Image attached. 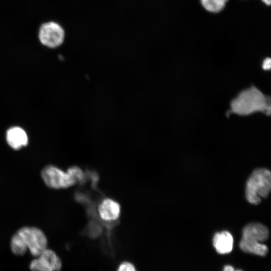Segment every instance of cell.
<instances>
[{"mask_svg": "<svg viewBox=\"0 0 271 271\" xmlns=\"http://www.w3.org/2000/svg\"><path fill=\"white\" fill-rule=\"evenodd\" d=\"M121 208L116 201L105 198L101 201L98 207V213L103 221L111 222L116 220L119 217Z\"/></svg>", "mask_w": 271, "mask_h": 271, "instance_id": "52a82bcc", "label": "cell"}, {"mask_svg": "<svg viewBox=\"0 0 271 271\" xmlns=\"http://www.w3.org/2000/svg\"><path fill=\"white\" fill-rule=\"evenodd\" d=\"M72 177L74 178L76 183L82 181L84 178V174L82 169L80 168L73 166L67 170Z\"/></svg>", "mask_w": 271, "mask_h": 271, "instance_id": "4fadbf2b", "label": "cell"}, {"mask_svg": "<svg viewBox=\"0 0 271 271\" xmlns=\"http://www.w3.org/2000/svg\"><path fill=\"white\" fill-rule=\"evenodd\" d=\"M29 266L31 271H60L62 262L54 251L47 248L31 261Z\"/></svg>", "mask_w": 271, "mask_h": 271, "instance_id": "8992f818", "label": "cell"}, {"mask_svg": "<svg viewBox=\"0 0 271 271\" xmlns=\"http://www.w3.org/2000/svg\"><path fill=\"white\" fill-rule=\"evenodd\" d=\"M270 187V171L264 168L255 169L246 183L245 196L247 200L251 204H259L261 202V198L267 197Z\"/></svg>", "mask_w": 271, "mask_h": 271, "instance_id": "7a4b0ae2", "label": "cell"}, {"mask_svg": "<svg viewBox=\"0 0 271 271\" xmlns=\"http://www.w3.org/2000/svg\"><path fill=\"white\" fill-rule=\"evenodd\" d=\"M269 232L266 226L256 222L246 225L242 230V238L254 242H262L268 237Z\"/></svg>", "mask_w": 271, "mask_h": 271, "instance_id": "ba28073f", "label": "cell"}, {"mask_svg": "<svg viewBox=\"0 0 271 271\" xmlns=\"http://www.w3.org/2000/svg\"><path fill=\"white\" fill-rule=\"evenodd\" d=\"M223 271H242L240 269H235L232 266L227 265L224 266Z\"/></svg>", "mask_w": 271, "mask_h": 271, "instance_id": "2e32d148", "label": "cell"}, {"mask_svg": "<svg viewBox=\"0 0 271 271\" xmlns=\"http://www.w3.org/2000/svg\"><path fill=\"white\" fill-rule=\"evenodd\" d=\"M239 246L244 252L259 256L265 255L268 251L267 247L261 242L251 241L243 238L240 240Z\"/></svg>", "mask_w": 271, "mask_h": 271, "instance_id": "8fae6325", "label": "cell"}, {"mask_svg": "<svg viewBox=\"0 0 271 271\" xmlns=\"http://www.w3.org/2000/svg\"><path fill=\"white\" fill-rule=\"evenodd\" d=\"M116 271H138L135 265L129 261H122Z\"/></svg>", "mask_w": 271, "mask_h": 271, "instance_id": "5bb4252c", "label": "cell"}, {"mask_svg": "<svg viewBox=\"0 0 271 271\" xmlns=\"http://www.w3.org/2000/svg\"><path fill=\"white\" fill-rule=\"evenodd\" d=\"M230 112L247 116L256 112L269 115L270 99L255 86L240 91L230 102Z\"/></svg>", "mask_w": 271, "mask_h": 271, "instance_id": "6da1fadb", "label": "cell"}, {"mask_svg": "<svg viewBox=\"0 0 271 271\" xmlns=\"http://www.w3.org/2000/svg\"><path fill=\"white\" fill-rule=\"evenodd\" d=\"M41 176L45 184L53 189H65L76 183L68 170L64 171L53 165L46 166L42 171Z\"/></svg>", "mask_w": 271, "mask_h": 271, "instance_id": "277c9868", "label": "cell"}, {"mask_svg": "<svg viewBox=\"0 0 271 271\" xmlns=\"http://www.w3.org/2000/svg\"><path fill=\"white\" fill-rule=\"evenodd\" d=\"M271 66V60L270 58H265L262 62V67L264 70H269Z\"/></svg>", "mask_w": 271, "mask_h": 271, "instance_id": "9a60e30c", "label": "cell"}, {"mask_svg": "<svg viewBox=\"0 0 271 271\" xmlns=\"http://www.w3.org/2000/svg\"><path fill=\"white\" fill-rule=\"evenodd\" d=\"M6 139L13 149L19 150L27 145L28 138L26 131L20 127H13L8 130Z\"/></svg>", "mask_w": 271, "mask_h": 271, "instance_id": "9c48e42d", "label": "cell"}, {"mask_svg": "<svg viewBox=\"0 0 271 271\" xmlns=\"http://www.w3.org/2000/svg\"><path fill=\"white\" fill-rule=\"evenodd\" d=\"M228 0H200L202 7L207 12L218 13L225 7Z\"/></svg>", "mask_w": 271, "mask_h": 271, "instance_id": "7c38bea8", "label": "cell"}, {"mask_svg": "<svg viewBox=\"0 0 271 271\" xmlns=\"http://www.w3.org/2000/svg\"><path fill=\"white\" fill-rule=\"evenodd\" d=\"M38 36L43 45L49 48H55L63 43L65 32L59 24L49 22L41 25Z\"/></svg>", "mask_w": 271, "mask_h": 271, "instance_id": "5b68a950", "label": "cell"}, {"mask_svg": "<svg viewBox=\"0 0 271 271\" xmlns=\"http://www.w3.org/2000/svg\"><path fill=\"white\" fill-rule=\"evenodd\" d=\"M13 237L21 247L27 251L29 250L35 257L47 248V237L44 232L37 227H22Z\"/></svg>", "mask_w": 271, "mask_h": 271, "instance_id": "3957f363", "label": "cell"}, {"mask_svg": "<svg viewBox=\"0 0 271 271\" xmlns=\"http://www.w3.org/2000/svg\"><path fill=\"white\" fill-rule=\"evenodd\" d=\"M261 2L266 6H270L271 4V0H261Z\"/></svg>", "mask_w": 271, "mask_h": 271, "instance_id": "e0dca14e", "label": "cell"}, {"mask_svg": "<svg viewBox=\"0 0 271 271\" xmlns=\"http://www.w3.org/2000/svg\"><path fill=\"white\" fill-rule=\"evenodd\" d=\"M233 243V237L227 231L216 233L213 239V244L216 251L222 254L228 253L231 251Z\"/></svg>", "mask_w": 271, "mask_h": 271, "instance_id": "30bf717a", "label": "cell"}]
</instances>
